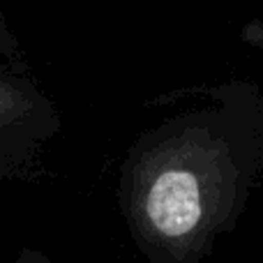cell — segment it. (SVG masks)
Here are the masks:
<instances>
[{"mask_svg": "<svg viewBox=\"0 0 263 263\" xmlns=\"http://www.w3.org/2000/svg\"><path fill=\"white\" fill-rule=\"evenodd\" d=\"M252 173L219 125L187 118L145 134L123 168L125 215L139 245L192 263L242 210Z\"/></svg>", "mask_w": 263, "mask_h": 263, "instance_id": "cell-1", "label": "cell"}, {"mask_svg": "<svg viewBox=\"0 0 263 263\" xmlns=\"http://www.w3.org/2000/svg\"><path fill=\"white\" fill-rule=\"evenodd\" d=\"M53 118V104L35 83L16 69L0 67V141L7 134H21L23 127L42 132Z\"/></svg>", "mask_w": 263, "mask_h": 263, "instance_id": "cell-2", "label": "cell"}, {"mask_svg": "<svg viewBox=\"0 0 263 263\" xmlns=\"http://www.w3.org/2000/svg\"><path fill=\"white\" fill-rule=\"evenodd\" d=\"M0 53L14 65L23 63L21 42L16 40V35H14V30L9 28V23H7V18H5L3 12H0Z\"/></svg>", "mask_w": 263, "mask_h": 263, "instance_id": "cell-3", "label": "cell"}, {"mask_svg": "<svg viewBox=\"0 0 263 263\" xmlns=\"http://www.w3.org/2000/svg\"><path fill=\"white\" fill-rule=\"evenodd\" d=\"M21 263H23V261H21ZM42 263H46V261H42Z\"/></svg>", "mask_w": 263, "mask_h": 263, "instance_id": "cell-4", "label": "cell"}]
</instances>
